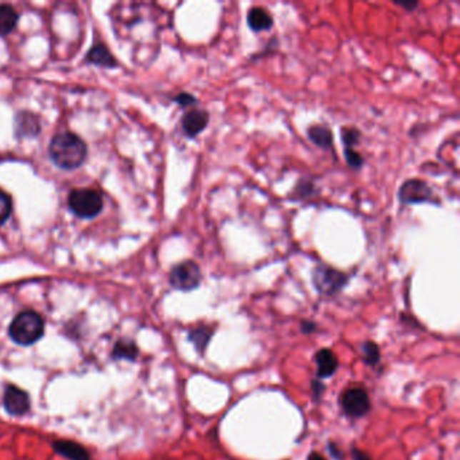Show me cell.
Here are the masks:
<instances>
[{
    "label": "cell",
    "mask_w": 460,
    "mask_h": 460,
    "mask_svg": "<svg viewBox=\"0 0 460 460\" xmlns=\"http://www.w3.org/2000/svg\"><path fill=\"white\" fill-rule=\"evenodd\" d=\"M49 154L61 169H76L86 158V145L76 134L60 133L51 139Z\"/></svg>",
    "instance_id": "1"
},
{
    "label": "cell",
    "mask_w": 460,
    "mask_h": 460,
    "mask_svg": "<svg viewBox=\"0 0 460 460\" xmlns=\"http://www.w3.org/2000/svg\"><path fill=\"white\" fill-rule=\"evenodd\" d=\"M44 319L33 311H24L15 316L10 324L11 339L21 346H30L44 336Z\"/></svg>",
    "instance_id": "2"
},
{
    "label": "cell",
    "mask_w": 460,
    "mask_h": 460,
    "mask_svg": "<svg viewBox=\"0 0 460 460\" xmlns=\"http://www.w3.org/2000/svg\"><path fill=\"white\" fill-rule=\"evenodd\" d=\"M311 279L316 291L327 297L339 294L350 282V276L347 273L326 264L316 265L312 269Z\"/></svg>",
    "instance_id": "3"
},
{
    "label": "cell",
    "mask_w": 460,
    "mask_h": 460,
    "mask_svg": "<svg viewBox=\"0 0 460 460\" xmlns=\"http://www.w3.org/2000/svg\"><path fill=\"white\" fill-rule=\"evenodd\" d=\"M68 206L79 218H95L103 209V196L89 188L73 189L68 197Z\"/></svg>",
    "instance_id": "4"
},
{
    "label": "cell",
    "mask_w": 460,
    "mask_h": 460,
    "mask_svg": "<svg viewBox=\"0 0 460 460\" xmlns=\"http://www.w3.org/2000/svg\"><path fill=\"white\" fill-rule=\"evenodd\" d=\"M203 273L197 262L192 259L182 261L171 267L169 273V284L176 291H192L200 286Z\"/></svg>",
    "instance_id": "5"
},
{
    "label": "cell",
    "mask_w": 460,
    "mask_h": 460,
    "mask_svg": "<svg viewBox=\"0 0 460 460\" xmlns=\"http://www.w3.org/2000/svg\"><path fill=\"white\" fill-rule=\"evenodd\" d=\"M399 201L402 206H413L423 203H440L437 201L436 194L434 192L429 182L421 179H409L402 182L399 189Z\"/></svg>",
    "instance_id": "6"
},
{
    "label": "cell",
    "mask_w": 460,
    "mask_h": 460,
    "mask_svg": "<svg viewBox=\"0 0 460 460\" xmlns=\"http://www.w3.org/2000/svg\"><path fill=\"white\" fill-rule=\"evenodd\" d=\"M340 406L346 416L361 419L371 411V401L364 389L350 388L341 394Z\"/></svg>",
    "instance_id": "7"
},
{
    "label": "cell",
    "mask_w": 460,
    "mask_h": 460,
    "mask_svg": "<svg viewBox=\"0 0 460 460\" xmlns=\"http://www.w3.org/2000/svg\"><path fill=\"white\" fill-rule=\"evenodd\" d=\"M211 115L204 109H189L182 116L181 129L188 138H196L209 126Z\"/></svg>",
    "instance_id": "8"
},
{
    "label": "cell",
    "mask_w": 460,
    "mask_h": 460,
    "mask_svg": "<svg viewBox=\"0 0 460 460\" xmlns=\"http://www.w3.org/2000/svg\"><path fill=\"white\" fill-rule=\"evenodd\" d=\"M3 405L12 416H24L30 409V397L22 389L9 385L4 390Z\"/></svg>",
    "instance_id": "9"
},
{
    "label": "cell",
    "mask_w": 460,
    "mask_h": 460,
    "mask_svg": "<svg viewBox=\"0 0 460 460\" xmlns=\"http://www.w3.org/2000/svg\"><path fill=\"white\" fill-rule=\"evenodd\" d=\"M246 21H247L249 29L255 34H259V33H264V31H270L274 27L273 15L270 14L267 9L261 7V6L250 7L249 11H247Z\"/></svg>",
    "instance_id": "10"
},
{
    "label": "cell",
    "mask_w": 460,
    "mask_h": 460,
    "mask_svg": "<svg viewBox=\"0 0 460 460\" xmlns=\"http://www.w3.org/2000/svg\"><path fill=\"white\" fill-rule=\"evenodd\" d=\"M306 136L311 144L317 146L319 149L331 151L334 150L335 145V138L332 130L324 126V124H312L306 130Z\"/></svg>",
    "instance_id": "11"
},
{
    "label": "cell",
    "mask_w": 460,
    "mask_h": 460,
    "mask_svg": "<svg viewBox=\"0 0 460 460\" xmlns=\"http://www.w3.org/2000/svg\"><path fill=\"white\" fill-rule=\"evenodd\" d=\"M316 366H317V376L329 378L334 376L339 367V361L335 352L329 349H321L316 354Z\"/></svg>",
    "instance_id": "12"
},
{
    "label": "cell",
    "mask_w": 460,
    "mask_h": 460,
    "mask_svg": "<svg viewBox=\"0 0 460 460\" xmlns=\"http://www.w3.org/2000/svg\"><path fill=\"white\" fill-rule=\"evenodd\" d=\"M53 449L60 454L61 456H65L66 459L69 460H91L89 458V454L88 451L74 443V441H69V440H57L54 444H53Z\"/></svg>",
    "instance_id": "13"
},
{
    "label": "cell",
    "mask_w": 460,
    "mask_h": 460,
    "mask_svg": "<svg viewBox=\"0 0 460 460\" xmlns=\"http://www.w3.org/2000/svg\"><path fill=\"white\" fill-rule=\"evenodd\" d=\"M212 336H214V328L208 326L194 328L188 334V339L194 344L196 351L201 355H204Z\"/></svg>",
    "instance_id": "14"
},
{
    "label": "cell",
    "mask_w": 460,
    "mask_h": 460,
    "mask_svg": "<svg viewBox=\"0 0 460 460\" xmlns=\"http://www.w3.org/2000/svg\"><path fill=\"white\" fill-rule=\"evenodd\" d=\"M317 192H319V189L316 186L315 181L309 177H303L296 182L294 188L291 189L289 200L291 201H304L312 196H316Z\"/></svg>",
    "instance_id": "15"
},
{
    "label": "cell",
    "mask_w": 460,
    "mask_h": 460,
    "mask_svg": "<svg viewBox=\"0 0 460 460\" xmlns=\"http://www.w3.org/2000/svg\"><path fill=\"white\" fill-rule=\"evenodd\" d=\"M88 61L92 64H96L99 66H106V68H115L116 66V60L114 56L109 53V49L104 45L99 44L89 50L88 53Z\"/></svg>",
    "instance_id": "16"
},
{
    "label": "cell",
    "mask_w": 460,
    "mask_h": 460,
    "mask_svg": "<svg viewBox=\"0 0 460 460\" xmlns=\"http://www.w3.org/2000/svg\"><path fill=\"white\" fill-rule=\"evenodd\" d=\"M18 14L9 4H0V36H7L16 27Z\"/></svg>",
    "instance_id": "17"
},
{
    "label": "cell",
    "mask_w": 460,
    "mask_h": 460,
    "mask_svg": "<svg viewBox=\"0 0 460 460\" xmlns=\"http://www.w3.org/2000/svg\"><path fill=\"white\" fill-rule=\"evenodd\" d=\"M139 354V350L133 340L121 339L115 344L112 350V356L115 359H127L135 361Z\"/></svg>",
    "instance_id": "18"
},
{
    "label": "cell",
    "mask_w": 460,
    "mask_h": 460,
    "mask_svg": "<svg viewBox=\"0 0 460 460\" xmlns=\"http://www.w3.org/2000/svg\"><path fill=\"white\" fill-rule=\"evenodd\" d=\"M16 130L24 136H33L39 133V123L33 115L21 114L16 121Z\"/></svg>",
    "instance_id": "19"
},
{
    "label": "cell",
    "mask_w": 460,
    "mask_h": 460,
    "mask_svg": "<svg viewBox=\"0 0 460 460\" xmlns=\"http://www.w3.org/2000/svg\"><path fill=\"white\" fill-rule=\"evenodd\" d=\"M340 138L344 149H355L356 146L361 145L362 133L356 127H341L340 129Z\"/></svg>",
    "instance_id": "20"
},
{
    "label": "cell",
    "mask_w": 460,
    "mask_h": 460,
    "mask_svg": "<svg viewBox=\"0 0 460 460\" xmlns=\"http://www.w3.org/2000/svg\"><path fill=\"white\" fill-rule=\"evenodd\" d=\"M362 352H364V362L369 366H376L381 359V350L378 344L371 340L364 341L362 344Z\"/></svg>",
    "instance_id": "21"
},
{
    "label": "cell",
    "mask_w": 460,
    "mask_h": 460,
    "mask_svg": "<svg viewBox=\"0 0 460 460\" xmlns=\"http://www.w3.org/2000/svg\"><path fill=\"white\" fill-rule=\"evenodd\" d=\"M344 159L352 170H361L364 168V158L361 153H358L355 149H343Z\"/></svg>",
    "instance_id": "22"
},
{
    "label": "cell",
    "mask_w": 460,
    "mask_h": 460,
    "mask_svg": "<svg viewBox=\"0 0 460 460\" xmlns=\"http://www.w3.org/2000/svg\"><path fill=\"white\" fill-rule=\"evenodd\" d=\"M12 211L11 197L0 189V226L7 221Z\"/></svg>",
    "instance_id": "23"
},
{
    "label": "cell",
    "mask_w": 460,
    "mask_h": 460,
    "mask_svg": "<svg viewBox=\"0 0 460 460\" xmlns=\"http://www.w3.org/2000/svg\"><path fill=\"white\" fill-rule=\"evenodd\" d=\"M173 100L182 109H194V106L199 104L197 97L192 95V94H189V92H181V94L173 97Z\"/></svg>",
    "instance_id": "24"
},
{
    "label": "cell",
    "mask_w": 460,
    "mask_h": 460,
    "mask_svg": "<svg viewBox=\"0 0 460 460\" xmlns=\"http://www.w3.org/2000/svg\"><path fill=\"white\" fill-rule=\"evenodd\" d=\"M311 390H312V394H314L316 400H319V399H321V396H323V393L326 390V385L320 379H315V381H312Z\"/></svg>",
    "instance_id": "25"
},
{
    "label": "cell",
    "mask_w": 460,
    "mask_h": 460,
    "mask_svg": "<svg viewBox=\"0 0 460 460\" xmlns=\"http://www.w3.org/2000/svg\"><path fill=\"white\" fill-rule=\"evenodd\" d=\"M328 452L331 454V456L335 460H343V451L339 449V446L335 441H328L327 444Z\"/></svg>",
    "instance_id": "26"
},
{
    "label": "cell",
    "mask_w": 460,
    "mask_h": 460,
    "mask_svg": "<svg viewBox=\"0 0 460 460\" xmlns=\"http://www.w3.org/2000/svg\"><path fill=\"white\" fill-rule=\"evenodd\" d=\"M300 329H301L303 334H312L317 329V326H316V323L311 321V320H303L301 324H300Z\"/></svg>",
    "instance_id": "27"
},
{
    "label": "cell",
    "mask_w": 460,
    "mask_h": 460,
    "mask_svg": "<svg viewBox=\"0 0 460 460\" xmlns=\"http://www.w3.org/2000/svg\"><path fill=\"white\" fill-rule=\"evenodd\" d=\"M351 454L352 459L354 460H371V458L366 452L361 451V449H352Z\"/></svg>",
    "instance_id": "28"
},
{
    "label": "cell",
    "mask_w": 460,
    "mask_h": 460,
    "mask_svg": "<svg viewBox=\"0 0 460 460\" xmlns=\"http://www.w3.org/2000/svg\"><path fill=\"white\" fill-rule=\"evenodd\" d=\"M396 6H399V7L406 10V11H414L419 7V3H416V1H411V3H396Z\"/></svg>",
    "instance_id": "29"
},
{
    "label": "cell",
    "mask_w": 460,
    "mask_h": 460,
    "mask_svg": "<svg viewBox=\"0 0 460 460\" xmlns=\"http://www.w3.org/2000/svg\"><path fill=\"white\" fill-rule=\"evenodd\" d=\"M306 460H327L324 456H321L320 454H317V452H312V454H309V456H308V459Z\"/></svg>",
    "instance_id": "30"
}]
</instances>
